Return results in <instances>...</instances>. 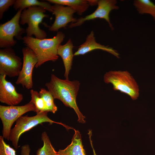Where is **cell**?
Listing matches in <instances>:
<instances>
[{
    "label": "cell",
    "instance_id": "1",
    "mask_svg": "<svg viewBox=\"0 0 155 155\" xmlns=\"http://www.w3.org/2000/svg\"><path fill=\"white\" fill-rule=\"evenodd\" d=\"M80 85L78 81L62 79L54 74L51 75L50 81L45 84L54 98L60 100L65 106L73 108L77 115L78 121L84 123L86 122L85 117L80 111L76 102Z\"/></svg>",
    "mask_w": 155,
    "mask_h": 155
},
{
    "label": "cell",
    "instance_id": "2",
    "mask_svg": "<svg viewBox=\"0 0 155 155\" xmlns=\"http://www.w3.org/2000/svg\"><path fill=\"white\" fill-rule=\"evenodd\" d=\"M65 37L64 34L58 32L53 38L39 39L32 36L23 37V42L35 53L38 60L35 67L37 68L45 62L55 61L58 58L57 49Z\"/></svg>",
    "mask_w": 155,
    "mask_h": 155
},
{
    "label": "cell",
    "instance_id": "3",
    "mask_svg": "<svg viewBox=\"0 0 155 155\" xmlns=\"http://www.w3.org/2000/svg\"><path fill=\"white\" fill-rule=\"evenodd\" d=\"M104 81L106 84H112L114 90L127 95L133 100L137 99L139 96V86L127 71H109L104 75Z\"/></svg>",
    "mask_w": 155,
    "mask_h": 155
},
{
    "label": "cell",
    "instance_id": "4",
    "mask_svg": "<svg viewBox=\"0 0 155 155\" xmlns=\"http://www.w3.org/2000/svg\"><path fill=\"white\" fill-rule=\"evenodd\" d=\"M48 113L42 112L33 116H22L16 120L14 127L11 130L9 137V140L16 149L18 148V141L21 135L38 124L44 122H48L51 124L55 123L63 125L67 129H71L61 123L51 120L47 116Z\"/></svg>",
    "mask_w": 155,
    "mask_h": 155
},
{
    "label": "cell",
    "instance_id": "5",
    "mask_svg": "<svg viewBox=\"0 0 155 155\" xmlns=\"http://www.w3.org/2000/svg\"><path fill=\"white\" fill-rule=\"evenodd\" d=\"M46 10L40 6L32 7L22 10L20 23L23 25L27 24L28 26L25 30L26 36L31 37L34 35L38 39L46 38V33L39 27V24L42 22L43 19L49 17L48 15L45 14Z\"/></svg>",
    "mask_w": 155,
    "mask_h": 155
},
{
    "label": "cell",
    "instance_id": "6",
    "mask_svg": "<svg viewBox=\"0 0 155 155\" xmlns=\"http://www.w3.org/2000/svg\"><path fill=\"white\" fill-rule=\"evenodd\" d=\"M35 107L30 101L22 106L0 105V118L3 124L2 136L7 140H9L11 127L14 123L25 113L35 112Z\"/></svg>",
    "mask_w": 155,
    "mask_h": 155
},
{
    "label": "cell",
    "instance_id": "7",
    "mask_svg": "<svg viewBox=\"0 0 155 155\" xmlns=\"http://www.w3.org/2000/svg\"><path fill=\"white\" fill-rule=\"evenodd\" d=\"M22 11L19 10L14 16L9 20L0 25V47L11 48L16 43L14 39L22 40V35L25 30L20 27V16Z\"/></svg>",
    "mask_w": 155,
    "mask_h": 155
},
{
    "label": "cell",
    "instance_id": "8",
    "mask_svg": "<svg viewBox=\"0 0 155 155\" xmlns=\"http://www.w3.org/2000/svg\"><path fill=\"white\" fill-rule=\"evenodd\" d=\"M22 51L23 54L22 66L16 83L29 89L32 88L33 86L32 73L38 60L35 53L30 48L27 46L24 47Z\"/></svg>",
    "mask_w": 155,
    "mask_h": 155
},
{
    "label": "cell",
    "instance_id": "9",
    "mask_svg": "<svg viewBox=\"0 0 155 155\" xmlns=\"http://www.w3.org/2000/svg\"><path fill=\"white\" fill-rule=\"evenodd\" d=\"M22 64L21 59L11 47L0 49V75L10 78L18 77Z\"/></svg>",
    "mask_w": 155,
    "mask_h": 155
},
{
    "label": "cell",
    "instance_id": "10",
    "mask_svg": "<svg viewBox=\"0 0 155 155\" xmlns=\"http://www.w3.org/2000/svg\"><path fill=\"white\" fill-rule=\"evenodd\" d=\"M116 0H99L98 1V7L92 13L77 19L76 22L71 23L69 26L70 28L82 25L86 21L99 18L105 20L108 23L112 30L114 29L111 23L109 15L110 12L114 9L117 10L119 7L116 4Z\"/></svg>",
    "mask_w": 155,
    "mask_h": 155
},
{
    "label": "cell",
    "instance_id": "11",
    "mask_svg": "<svg viewBox=\"0 0 155 155\" xmlns=\"http://www.w3.org/2000/svg\"><path fill=\"white\" fill-rule=\"evenodd\" d=\"M52 13L55 16L53 23L49 27L51 31H57L61 28L65 27L70 22L74 23L77 20L73 16L76 11L68 6L55 4L52 6Z\"/></svg>",
    "mask_w": 155,
    "mask_h": 155
},
{
    "label": "cell",
    "instance_id": "12",
    "mask_svg": "<svg viewBox=\"0 0 155 155\" xmlns=\"http://www.w3.org/2000/svg\"><path fill=\"white\" fill-rule=\"evenodd\" d=\"M6 76L0 75V101L9 106L16 105L22 101L23 95L18 93L13 85L6 80Z\"/></svg>",
    "mask_w": 155,
    "mask_h": 155
},
{
    "label": "cell",
    "instance_id": "13",
    "mask_svg": "<svg viewBox=\"0 0 155 155\" xmlns=\"http://www.w3.org/2000/svg\"><path fill=\"white\" fill-rule=\"evenodd\" d=\"M100 49L106 51L118 58L119 54L117 51L108 46H105L97 42L94 36V32L92 31L87 36L85 41L81 44L78 50L73 54L74 56L84 55L93 50Z\"/></svg>",
    "mask_w": 155,
    "mask_h": 155
},
{
    "label": "cell",
    "instance_id": "14",
    "mask_svg": "<svg viewBox=\"0 0 155 155\" xmlns=\"http://www.w3.org/2000/svg\"><path fill=\"white\" fill-rule=\"evenodd\" d=\"M73 44L69 39L65 44H60L58 48L57 55L62 58L65 68L64 77L66 79H69V74L71 68L73 58Z\"/></svg>",
    "mask_w": 155,
    "mask_h": 155
},
{
    "label": "cell",
    "instance_id": "15",
    "mask_svg": "<svg viewBox=\"0 0 155 155\" xmlns=\"http://www.w3.org/2000/svg\"><path fill=\"white\" fill-rule=\"evenodd\" d=\"M75 133L71 144L63 150L59 149L57 155H86L83 148L81 135L78 130L74 129Z\"/></svg>",
    "mask_w": 155,
    "mask_h": 155
},
{
    "label": "cell",
    "instance_id": "16",
    "mask_svg": "<svg viewBox=\"0 0 155 155\" xmlns=\"http://www.w3.org/2000/svg\"><path fill=\"white\" fill-rule=\"evenodd\" d=\"M51 3L66 5L74 10L79 15L87 10L90 5L87 0H47Z\"/></svg>",
    "mask_w": 155,
    "mask_h": 155
},
{
    "label": "cell",
    "instance_id": "17",
    "mask_svg": "<svg viewBox=\"0 0 155 155\" xmlns=\"http://www.w3.org/2000/svg\"><path fill=\"white\" fill-rule=\"evenodd\" d=\"M33 6H40L44 8L46 10L52 12V6L46 1L37 0H16L13 5L16 10H23L25 9Z\"/></svg>",
    "mask_w": 155,
    "mask_h": 155
},
{
    "label": "cell",
    "instance_id": "18",
    "mask_svg": "<svg viewBox=\"0 0 155 155\" xmlns=\"http://www.w3.org/2000/svg\"><path fill=\"white\" fill-rule=\"evenodd\" d=\"M133 5L140 14H147L155 21V4L150 0H135Z\"/></svg>",
    "mask_w": 155,
    "mask_h": 155
},
{
    "label": "cell",
    "instance_id": "19",
    "mask_svg": "<svg viewBox=\"0 0 155 155\" xmlns=\"http://www.w3.org/2000/svg\"><path fill=\"white\" fill-rule=\"evenodd\" d=\"M41 138L43 142V145L37 150L36 155H57V152L53 146L45 131L42 133Z\"/></svg>",
    "mask_w": 155,
    "mask_h": 155
},
{
    "label": "cell",
    "instance_id": "20",
    "mask_svg": "<svg viewBox=\"0 0 155 155\" xmlns=\"http://www.w3.org/2000/svg\"><path fill=\"white\" fill-rule=\"evenodd\" d=\"M40 96L44 100L46 109V111L55 113L57 108L54 103L53 96L48 90L43 88H41L39 92Z\"/></svg>",
    "mask_w": 155,
    "mask_h": 155
},
{
    "label": "cell",
    "instance_id": "21",
    "mask_svg": "<svg viewBox=\"0 0 155 155\" xmlns=\"http://www.w3.org/2000/svg\"><path fill=\"white\" fill-rule=\"evenodd\" d=\"M30 92L31 96L30 101L35 106V112L38 114L42 112H46L44 102L40 96L39 92L33 89L31 90Z\"/></svg>",
    "mask_w": 155,
    "mask_h": 155
},
{
    "label": "cell",
    "instance_id": "22",
    "mask_svg": "<svg viewBox=\"0 0 155 155\" xmlns=\"http://www.w3.org/2000/svg\"><path fill=\"white\" fill-rule=\"evenodd\" d=\"M0 155H16V151L5 142L2 136H0Z\"/></svg>",
    "mask_w": 155,
    "mask_h": 155
},
{
    "label": "cell",
    "instance_id": "23",
    "mask_svg": "<svg viewBox=\"0 0 155 155\" xmlns=\"http://www.w3.org/2000/svg\"><path fill=\"white\" fill-rule=\"evenodd\" d=\"M15 0H0V19L3 18L4 13L7 10L9 7L14 5Z\"/></svg>",
    "mask_w": 155,
    "mask_h": 155
},
{
    "label": "cell",
    "instance_id": "24",
    "mask_svg": "<svg viewBox=\"0 0 155 155\" xmlns=\"http://www.w3.org/2000/svg\"><path fill=\"white\" fill-rule=\"evenodd\" d=\"M30 149L29 146L26 144L21 148V155H30Z\"/></svg>",
    "mask_w": 155,
    "mask_h": 155
},
{
    "label": "cell",
    "instance_id": "25",
    "mask_svg": "<svg viewBox=\"0 0 155 155\" xmlns=\"http://www.w3.org/2000/svg\"><path fill=\"white\" fill-rule=\"evenodd\" d=\"M88 134L89 136V138L90 141V143L91 144V147L92 148V150L93 152L94 155H96V152H95V150L94 149V148L93 147V146L92 145V141L91 140V136L92 135V131L91 130H89V132L88 133Z\"/></svg>",
    "mask_w": 155,
    "mask_h": 155
}]
</instances>
